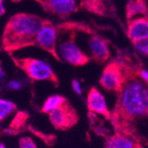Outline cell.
I'll use <instances>...</instances> for the list:
<instances>
[{
  "label": "cell",
  "mask_w": 148,
  "mask_h": 148,
  "mask_svg": "<svg viewBox=\"0 0 148 148\" xmlns=\"http://www.w3.org/2000/svg\"><path fill=\"white\" fill-rule=\"evenodd\" d=\"M27 118V115H24V114H18L16 115V117L14 118V120L12 121V125L11 127H14V128H18V127H21L22 126V124L25 122V120Z\"/></svg>",
  "instance_id": "obj_18"
},
{
  "label": "cell",
  "mask_w": 148,
  "mask_h": 148,
  "mask_svg": "<svg viewBox=\"0 0 148 148\" xmlns=\"http://www.w3.org/2000/svg\"><path fill=\"white\" fill-rule=\"evenodd\" d=\"M86 104L90 112L101 115L108 120H111V113L108 110L106 99L98 89L92 87L89 90L86 99Z\"/></svg>",
  "instance_id": "obj_8"
},
{
  "label": "cell",
  "mask_w": 148,
  "mask_h": 148,
  "mask_svg": "<svg viewBox=\"0 0 148 148\" xmlns=\"http://www.w3.org/2000/svg\"><path fill=\"white\" fill-rule=\"evenodd\" d=\"M3 77H4V72H3V70L1 69V67H0V80H2Z\"/></svg>",
  "instance_id": "obj_23"
},
{
  "label": "cell",
  "mask_w": 148,
  "mask_h": 148,
  "mask_svg": "<svg viewBox=\"0 0 148 148\" xmlns=\"http://www.w3.org/2000/svg\"><path fill=\"white\" fill-rule=\"evenodd\" d=\"M51 124L58 129H66L71 128L78 122V114L69 103L66 101L62 106L53 111L49 115Z\"/></svg>",
  "instance_id": "obj_7"
},
{
  "label": "cell",
  "mask_w": 148,
  "mask_h": 148,
  "mask_svg": "<svg viewBox=\"0 0 148 148\" xmlns=\"http://www.w3.org/2000/svg\"><path fill=\"white\" fill-rule=\"evenodd\" d=\"M18 146L20 148H37L35 143L29 137H22L18 140Z\"/></svg>",
  "instance_id": "obj_17"
},
{
  "label": "cell",
  "mask_w": 148,
  "mask_h": 148,
  "mask_svg": "<svg viewBox=\"0 0 148 148\" xmlns=\"http://www.w3.org/2000/svg\"><path fill=\"white\" fill-rule=\"evenodd\" d=\"M42 7L52 13L58 14L62 18L70 15L76 10L75 0H35Z\"/></svg>",
  "instance_id": "obj_9"
},
{
  "label": "cell",
  "mask_w": 148,
  "mask_h": 148,
  "mask_svg": "<svg viewBox=\"0 0 148 148\" xmlns=\"http://www.w3.org/2000/svg\"><path fill=\"white\" fill-rule=\"evenodd\" d=\"M138 76L145 83L148 84V72L145 69H138L137 70Z\"/></svg>",
  "instance_id": "obj_19"
},
{
  "label": "cell",
  "mask_w": 148,
  "mask_h": 148,
  "mask_svg": "<svg viewBox=\"0 0 148 148\" xmlns=\"http://www.w3.org/2000/svg\"><path fill=\"white\" fill-rule=\"evenodd\" d=\"M5 13V8L3 5V2H2V0H0V16H2L4 15Z\"/></svg>",
  "instance_id": "obj_22"
},
{
  "label": "cell",
  "mask_w": 148,
  "mask_h": 148,
  "mask_svg": "<svg viewBox=\"0 0 148 148\" xmlns=\"http://www.w3.org/2000/svg\"><path fill=\"white\" fill-rule=\"evenodd\" d=\"M125 67L117 62H111L103 69L100 83L107 90L119 92L125 82Z\"/></svg>",
  "instance_id": "obj_4"
},
{
  "label": "cell",
  "mask_w": 148,
  "mask_h": 148,
  "mask_svg": "<svg viewBox=\"0 0 148 148\" xmlns=\"http://www.w3.org/2000/svg\"><path fill=\"white\" fill-rule=\"evenodd\" d=\"M57 28L51 24L50 22L45 20L42 28L37 33L35 44L50 53L58 60H60L57 51Z\"/></svg>",
  "instance_id": "obj_6"
},
{
  "label": "cell",
  "mask_w": 148,
  "mask_h": 148,
  "mask_svg": "<svg viewBox=\"0 0 148 148\" xmlns=\"http://www.w3.org/2000/svg\"><path fill=\"white\" fill-rule=\"evenodd\" d=\"M105 148H140V146L132 138L116 132L107 138Z\"/></svg>",
  "instance_id": "obj_12"
},
{
  "label": "cell",
  "mask_w": 148,
  "mask_h": 148,
  "mask_svg": "<svg viewBox=\"0 0 148 148\" xmlns=\"http://www.w3.org/2000/svg\"><path fill=\"white\" fill-rule=\"evenodd\" d=\"M147 116H148V113H147Z\"/></svg>",
  "instance_id": "obj_25"
},
{
  "label": "cell",
  "mask_w": 148,
  "mask_h": 148,
  "mask_svg": "<svg viewBox=\"0 0 148 148\" xmlns=\"http://www.w3.org/2000/svg\"><path fill=\"white\" fill-rule=\"evenodd\" d=\"M88 46L91 56L99 63L105 62L109 57V50L107 43L100 36L91 35L88 40Z\"/></svg>",
  "instance_id": "obj_11"
},
{
  "label": "cell",
  "mask_w": 148,
  "mask_h": 148,
  "mask_svg": "<svg viewBox=\"0 0 148 148\" xmlns=\"http://www.w3.org/2000/svg\"><path fill=\"white\" fill-rule=\"evenodd\" d=\"M45 20L29 13H17L7 22L3 36L2 47L5 51H15L35 44L37 33Z\"/></svg>",
  "instance_id": "obj_2"
},
{
  "label": "cell",
  "mask_w": 148,
  "mask_h": 148,
  "mask_svg": "<svg viewBox=\"0 0 148 148\" xmlns=\"http://www.w3.org/2000/svg\"><path fill=\"white\" fill-rule=\"evenodd\" d=\"M16 109L15 105L6 99H0V121L5 120L10 115H12Z\"/></svg>",
  "instance_id": "obj_15"
},
{
  "label": "cell",
  "mask_w": 148,
  "mask_h": 148,
  "mask_svg": "<svg viewBox=\"0 0 148 148\" xmlns=\"http://www.w3.org/2000/svg\"><path fill=\"white\" fill-rule=\"evenodd\" d=\"M74 36V34L71 33L67 39L60 43L58 55L64 61L72 66L86 65L89 61V57L77 45Z\"/></svg>",
  "instance_id": "obj_5"
},
{
  "label": "cell",
  "mask_w": 148,
  "mask_h": 148,
  "mask_svg": "<svg viewBox=\"0 0 148 148\" xmlns=\"http://www.w3.org/2000/svg\"><path fill=\"white\" fill-rule=\"evenodd\" d=\"M146 12L147 9L145 0H129L126 7L128 21L136 17L145 16Z\"/></svg>",
  "instance_id": "obj_13"
},
{
  "label": "cell",
  "mask_w": 148,
  "mask_h": 148,
  "mask_svg": "<svg viewBox=\"0 0 148 148\" xmlns=\"http://www.w3.org/2000/svg\"><path fill=\"white\" fill-rule=\"evenodd\" d=\"M0 148H6V147H5L2 143H0Z\"/></svg>",
  "instance_id": "obj_24"
},
{
  "label": "cell",
  "mask_w": 148,
  "mask_h": 148,
  "mask_svg": "<svg viewBox=\"0 0 148 148\" xmlns=\"http://www.w3.org/2000/svg\"><path fill=\"white\" fill-rule=\"evenodd\" d=\"M72 88L74 91L76 92L77 94H81V88H80V83L78 80H73L72 81Z\"/></svg>",
  "instance_id": "obj_20"
},
{
  "label": "cell",
  "mask_w": 148,
  "mask_h": 148,
  "mask_svg": "<svg viewBox=\"0 0 148 148\" xmlns=\"http://www.w3.org/2000/svg\"><path fill=\"white\" fill-rule=\"evenodd\" d=\"M125 82L111 113V121L117 132L133 138L134 122L147 116L148 84L138 76L137 70L125 67Z\"/></svg>",
  "instance_id": "obj_1"
},
{
  "label": "cell",
  "mask_w": 148,
  "mask_h": 148,
  "mask_svg": "<svg viewBox=\"0 0 148 148\" xmlns=\"http://www.w3.org/2000/svg\"><path fill=\"white\" fill-rule=\"evenodd\" d=\"M14 63L21 68L29 78L34 81H49L56 85L58 84L57 76L51 67L43 60L34 58H12Z\"/></svg>",
  "instance_id": "obj_3"
},
{
  "label": "cell",
  "mask_w": 148,
  "mask_h": 148,
  "mask_svg": "<svg viewBox=\"0 0 148 148\" xmlns=\"http://www.w3.org/2000/svg\"><path fill=\"white\" fill-rule=\"evenodd\" d=\"M136 51L143 56L148 57V38L133 43Z\"/></svg>",
  "instance_id": "obj_16"
},
{
  "label": "cell",
  "mask_w": 148,
  "mask_h": 148,
  "mask_svg": "<svg viewBox=\"0 0 148 148\" xmlns=\"http://www.w3.org/2000/svg\"><path fill=\"white\" fill-rule=\"evenodd\" d=\"M8 86L12 90H18L21 87V83L17 81H10L8 83Z\"/></svg>",
  "instance_id": "obj_21"
},
{
  "label": "cell",
  "mask_w": 148,
  "mask_h": 148,
  "mask_svg": "<svg viewBox=\"0 0 148 148\" xmlns=\"http://www.w3.org/2000/svg\"><path fill=\"white\" fill-rule=\"evenodd\" d=\"M127 35L133 43L148 38V18L136 17L128 22Z\"/></svg>",
  "instance_id": "obj_10"
},
{
  "label": "cell",
  "mask_w": 148,
  "mask_h": 148,
  "mask_svg": "<svg viewBox=\"0 0 148 148\" xmlns=\"http://www.w3.org/2000/svg\"><path fill=\"white\" fill-rule=\"evenodd\" d=\"M66 99L63 96L60 95H52L49 96L44 102L42 111L43 113L46 114H50L53 111L57 110L58 108H59L60 106H62L65 102H66Z\"/></svg>",
  "instance_id": "obj_14"
}]
</instances>
